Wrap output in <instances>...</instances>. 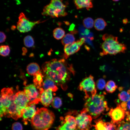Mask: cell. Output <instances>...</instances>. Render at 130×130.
I'll use <instances>...</instances> for the list:
<instances>
[{"instance_id":"cell-6","label":"cell","mask_w":130,"mask_h":130,"mask_svg":"<svg viewBox=\"0 0 130 130\" xmlns=\"http://www.w3.org/2000/svg\"><path fill=\"white\" fill-rule=\"evenodd\" d=\"M92 118L84 108L75 117L76 130H90L92 127Z\"/></svg>"},{"instance_id":"cell-23","label":"cell","mask_w":130,"mask_h":130,"mask_svg":"<svg viewBox=\"0 0 130 130\" xmlns=\"http://www.w3.org/2000/svg\"><path fill=\"white\" fill-rule=\"evenodd\" d=\"M107 25L106 22L102 18H98L94 21V27L96 30L98 31L103 30Z\"/></svg>"},{"instance_id":"cell-3","label":"cell","mask_w":130,"mask_h":130,"mask_svg":"<svg viewBox=\"0 0 130 130\" xmlns=\"http://www.w3.org/2000/svg\"><path fill=\"white\" fill-rule=\"evenodd\" d=\"M85 108L92 119H96L109 110L104 95L96 94L85 99Z\"/></svg>"},{"instance_id":"cell-22","label":"cell","mask_w":130,"mask_h":130,"mask_svg":"<svg viewBox=\"0 0 130 130\" xmlns=\"http://www.w3.org/2000/svg\"><path fill=\"white\" fill-rule=\"evenodd\" d=\"M44 76L40 71L34 76L33 81L37 88L39 89L42 88L43 84V78Z\"/></svg>"},{"instance_id":"cell-18","label":"cell","mask_w":130,"mask_h":130,"mask_svg":"<svg viewBox=\"0 0 130 130\" xmlns=\"http://www.w3.org/2000/svg\"><path fill=\"white\" fill-rule=\"evenodd\" d=\"M73 2L77 9L85 8L88 10L93 6L92 0H73Z\"/></svg>"},{"instance_id":"cell-34","label":"cell","mask_w":130,"mask_h":130,"mask_svg":"<svg viewBox=\"0 0 130 130\" xmlns=\"http://www.w3.org/2000/svg\"><path fill=\"white\" fill-rule=\"evenodd\" d=\"M12 130H23L22 124L19 122H16L13 123L12 125Z\"/></svg>"},{"instance_id":"cell-11","label":"cell","mask_w":130,"mask_h":130,"mask_svg":"<svg viewBox=\"0 0 130 130\" xmlns=\"http://www.w3.org/2000/svg\"><path fill=\"white\" fill-rule=\"evenodd\" d=\"M14 101L17 110L21 117L23 109L27 106L30 101L24 91H19L16 93Z\"/></svg>"},{"instance_id":"cell-19","label":"cell","mask_w":130,"mask_h":130,"mask_svg":"<svg viewBox=\"0 0 130 130\" xmlns=\"http://www.w3.org/2000/svg\"><path fill=\"white\" fill-rule=\"evenodd\" d=\"M43 87L44 90L50 89L53 92L56 91L58 89L55 83L51 79L46 77H45L43 82Z\"/></svg>"},{"instance_id":"cell-31","label":"cell","mask_w":130,"mask_h":130,"mask_svg":"<svg viewBox=\"0 0 130 130\" xmlns=\"http://www.w3.org/2000/svg\"><path fill=\"white\" fill-rule=\"evenodd\" d=\"M94 22L93 19L88 17L85 18L83 20V24L84 26L88 29L92 28L94 25Z\"/></svg>"},{"instance_id":"cell-25","label":"cell","mask_w":130,"mask_h":130,"mask_svg":"<svg viewBox=\"0 0 130 130\" xmlns=\"http://www.w3.org/2000/svg\"><path fill=\"white\" fill-rule=\"evenodd\" d=\"M53 33L54 38L57 39L59 40L62 39L65 36V32L62 28L57 27L54 30Z\"/></svg>"},{"instance_id":"cell-41","label":"cell","mask_w":130,"mask_h":130,"mask_svg":"<svg viewBox=\"0 0 130 130\" xmlns=\"http://www.w3.org/2000/svg\"><path fill=\"white\" fill-rule=\"evenodd\" d=\"M113 1H119V0H112Z\"/></svg>"},{"instance_id":"cell-30","label":"cell","mask_w":130,"mask_h":130,"mask_svg":"<svg viewBox=\"0 0 130 130\" xmlns=\"http://www.w3.org/2000/svg\"><path fill=\"white\" fill-rule=\"evenodd\" d=\"M10 51V48L8 46L4 45L0 46V54L2 56H7L9 55Z\"/></svg>"},{"instance_id":"cell-38","label":"cell","mask_w":130,"mask_h":130,"mask_svg":"<svg viewBox=\"0 0 130 130\" xmlns=\"http://www.w3.org/2000/svg\"><path fill=\"white\" fill-rule=\"evenodd\" d=\"M126 105L127 110H128V111H130V98L126 102Z\"/></svg>"},{"instance_id":"cell-17","label":"cell","mask_w":130,"mask_h":130,"mask_svg":"<svg viewBox=\"0 0 130 130\" xmlns=\"http://www.w3.org/2000/svg\"><path fill=\"white\" fill-rule=\"evenodd\" d=\"M14 101L12 102L10 105L7 109L4 116L12 118L16 120L21 117L18 112Z\"/></svg>"},{"instance_id":"cell-21","label":"cell","mask_w":130,"mask_h":130,"mask_svg":"<svg viewBox=\"0 0 130 130\" xmlns=\"http://www.w3.org/2000/svg\"><path fill=\"white\" fill-rule=\"evenodd\" d=\"M94 122L95 124L92 125L95 130H107V122L104 121L101 118L96 119Z\"/></svg>"},{"instance_id":"cell-32","label":"cell","mask_w":130,"mask_h":130,"mask_svg":"<svg viewBox=\"0 0 130 130\" xmlns=\"http://www.w3.org/2000/svg\"><path fill=\"white\" fill-rule=\"evenodd\" d=\"M62 104V101L61 99L59 97H55L53 98L51 104L53 107L58 109L61 107Z\"/></svg>"},{"instance_id":"cell-39","label":"cell","mask_w":130,"mask_h":130,"mask_svg":"<svg viewBox=\"0 0 130 130\" xmlns=\"http://www.w3.org/2000/svg\"><path fill=\"white\" fill-rule=\"evenodd\" d=\"M22 51L23 52L22 55H25L27 52V49L26 48L23 47L22 48Z\"/></svg>"},{"instance_id":"cell-1","label":"cell","mask_w":130,"mask_h":130,"mask_svg":"<svg viewBox=\"0 0 130 130\" xmlns=\"http://www.w3.org/2000/svg\"><path fill=\"white\" fill-rule=\"evenodd\" d=\"M44 76L50 78L64 90L67 89L66 84L71 74L75 71L72 65L68 64L64 59H53L42 65Z\"/></svg>"},{"instance_id":"cell-40","label":"cell","mask_w":130,"mask_h":130,"mask_svg":"<svg viewBox=\"0 0 130 130\" xmlns=\"http://www.w3.org/2000/svg\"><path fill=\"white\" fill-rule=\"evenodd\" d=\"M127 19H124V20L123 22L125 24L126 23H127Z\"/></svg>"},{"instance_id":"cell-13","label":"cell","mask_w":130,"mask_h":130,"mask_svg":"<svg viewBox=\"0 0 130 130\" xmlns=\"http://www.w3.org/2000/svg\"><path fill=\"white\" fill-rule=\"evenodd\" d=\"M85 40V39L83 38L71 44L65 46L64 57L65 59H67L70 56L78 52L84 43Z\"/></svg>"},{"instance_id":"cell-28","label":"cell","mask_w":130,"mask_h":130,"mask_svg":"<svg viewBox=\"0 0 130 130\" xmlns=\"http://www.w3.org/2000/svg\"><path fill=\"white\" fill-rule=\"evenodd\" d=\"M116 130H130V123L122 121L116 124Z\"/></svg>"},{"instance_id":"cell-20","label":"cell","mask_w":130,"mask_h":130,"mask_svg":"<svg viewBox=\"0 0 130 130\" xmlns=\"http://www.w3.org/2000/svg\"><path fill=\"white\" fill-rule=\"evenodd\" d=\"M26 71L29 74L34 76L40 71V68L37 63H32L27 65Z\"/></svg>"},{"instance_id":"cell-14","label":"cell","mask_w":130,"mask_h":130,"mask_svg":"<svg viewBox=\"0 0 130 130\" xmlns=\"http://www.w3.org/2000/svg\"><path fill=\"white\" fill-rule=\"evenodd\" d=\"M109 115L111 118V122L115 124L123 121L126 116V111L118 104L114 108H112L109 112Z\"/></svg>"},{"instance_id":"cell-4","label":"cell","mask_w":130,"mask_h":130,"mask_svg":"<svg viewBox=\"0 0 130 130\" xmlns=\"http://www.w3.org/2000/svg\"><path fill=\"white\" fill-rule=\"evenodd\" d=\"M102 39L104 42L101 46L102 52L100 53V55L101 56L124 53L127 49L126 46L119 43L117 37L105 34L103 35Z\"/></svg>"},{"instance_id":"cell-16","label":"cell","mask_w":130,"mask_h":130,"mask_svg":"<svg viewBox=\"0 0 130 130\" xmlns=\"http://www.w3.org/2000/svg\"><path fill=\"white\" fill-rule=\"evenodd\" d=\"M52 91L50 89L44 90L40 94V101L45 107H48L53 100Z\"/></svg>"},{"instance_id":"cell-33","label":"cell","mask_w":130,"mask_h":130,"mask_svg":"<svg viewBox=\"0 0 130 130\" xmlns=\"http://www.w3.org/2000/svg\"><path fill=\"white\" fill-rule=\"evenodd\" d=\"M106 84L105 81L104 79L100 78L97 82V87L99 90H103L105 87Z\"/></svg>"},{"instance_id":"cell-12","label":"cell","mask_w":130,"mask_h":130,"mask_svg":"<svg viewBox=\"0 0 130 130\" xmlns=\"http://www.w3.org/2000/svg\"><path fill=\"white\" fill-rule=\"evenodd\" d=\"M61 124L56 130H76V124L75 117L71 115H66L64 117H61Z\"/></svg>"},{"instance_id":"cell-37","label":"cell","mask_w":130,"mask_h":130,"mask_svg":"<svg viewBox=\"0 0 130 130\" xmlns=\"http://www.w3.org/2000/svg\"><path fill=\"white\" fill-rule=\"evenodd\" d=\"M126 120L130 123V111H126Z\"/></svg>"},{"instance_id":"cell-2","label":"cell","mask_w":130,"mask_h":130,"mask_svg":"<svg viewBox=\"0 0 130 130\" xmlns=\"http://www.w3.org/2000/svg\"><path fill=\"white\" fill-rule=\"evenodd\" d=\"M55 119L53 112L45 108L38 109L31 121L32 127L35 130H48Z\"/></svg>"},{"instance_id":"cell-5","label":"cell","mask_w":130,"mask_h":130,"mask_svg":"<svg viewBox=\"0 0 130 130\" xmlns=\"http://www.w3.org/2000/svg\"><path fill=\"white\" fill-rule=\"evenodd\" d=\"M66 7L62 0H51L48 5L44 7L42 14L52 18L65 16L67 14Z\"/></svg>"},{"instance_id":"cell-35","label":"cell","mask_w":130,"mask_h":130,"mask_svg":"<svg viewBox=\"0 0 130 130\" xmlns=\"http://www.w3.org/2000/svg\"><path fill=\"white\" fill-rule=\"evenodd\" d=\"M116 124L111 122H107V130H116Z\"/></svg>"},{"instance_id":"cell-10","label":"cell","mask_w":130,"mask_h":130,"mask_svg":"<svg viewBox=\"0 0 130 130\" xmlns=\"http://www.w3.org/2000/svg\"><path fill=\"white\" fill-rule=\"evenodd\" d=\"M24 91L30 100V102L37 104L40 101V94L39 89L33 84L28 85L24 88Z\"/></svg>"},{"instance_id":"cell-9","label":"cell","mask_w":130,"mask_h":130,"mask_svg":"<svg viewBox=\"0 0 130 130\" xmlns=\"http://www.w3.org/2000/svg\"><path fill=\"white\" fill-rule=\"evenodd\" d=\"M16 93L12 88L3 89L0 94V107L6 109L7 110L12 102L15 100Z\"/></svg>"},{"instance_id":"cell-15","label":"cell","mask_w":130,"mask_h":130,"mask_svg":"<svg viewBox=\"0 0 130 130\" xmlns=\"http://www.w3.org/2000/svg\"><path fill=\"white\" fill-rule=\"evenodd\" d=\"M35 104L29 102L27 106L23 109L21 117L24 124H27L28 122L31 121L35 114L36 111Z\"/></svg>"},{"instance_id":"cell-27","label":"cell","mask_w":130,"mask_h":130,"mask_svg":"<svg viewBox=\"0 0 130 130\" xmlns=\"http://www.w3.org/2000/svg\"><path fill=\"white\" fill-rule=\"evenodd\" d=\"M119 100L122 102H127L130 98V88L127 91H121L118 95Z\"/></svg>"},{"instance_id":"cell-26","label":"cell","mask_w":130,"mask_h":130,"mask_svg":"<svg viewBox=\"0 0 130 130\" xmlns=\"http://www.w3.org/2000/svg\"><path fill=\"white\" fill-rule=\"evenodd\" d=\"M117 88L115 82L111 80H109L106 83L105 89L106 91L110 93L114 92Z\"/></svg>"},{"instance_id":"cell-36","label":"cell","mask_w":130,"mask_h":130,"mask_svg":"<svg viewBox=\"0 0 130 130\" xmlns=\"http://www.w3.org/2000/svg\"><path fill=\"white\" fill-rule=\"evenodd\" d=\"M6 38V36L5 34L3 32H0V43L4 42Z\"/></svg>"},{"instance_id":"cell-8","label":"cell","mask_w":130,"mask_h":130,"mask_svg":"<svg viewBox=\"0 0 130 130\" xmlns=\"http://www.w3.org/2000/svg\"><path fill=\"white\" fill-rule=\"evenodd\" d=\"M17 22L16 27L21 33H25L31 31L37 24L45 22L39 20L36 21H30L23 13H21Z\"/></svg>"},{"instance_id":"cell-24","label":"cell","mask_w":130,"mask_h":130,"mask_svg":"<svg viewBox=\"0 0 130 130\" xmlns=\"http://www.w3.org/2000/svg\"><path fill=\"white\" fill-rule=\"evenodd\" d=\"M75 37L73 33H68L66 34L61 40L62 44L65 46L71 44L75 42Z\"/></svg>"},{"instance_id":"cell-7","label":"cell","mask_w":130,"mask_h":130,"mask_svg":"<svg viewBox=\"0 0 130 130\" xmlns=\"http://www.w3.org/2000/svg\"><path fill=\"white\" fill-rule=\"evenodd\" d=\"M78 89L85 93V99L96 94L97 90L93 77L91 75L85 78L80 83Z\"/></svg>"},{"instance_id":"cell-29","label":"cell","mask_w":130,"mask_h":130,"mask_svg":"<svg viewBox=\"0 0 130 130\" xmlns=\"http://www.w3.org/2000/svg\"><path fill=\"white\" fill-rule=\"evenodd\" d=\"M23 41L24 45L27 47H32L34 45V39L31 36L28 35L26 36L24 39Z\"/></svg>"}]
</instances>
